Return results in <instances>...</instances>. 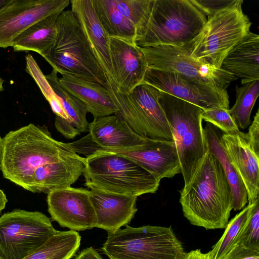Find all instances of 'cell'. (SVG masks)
Listing matches in <instances>:
<instances>
[{"mask_svg": "<svg viewBox=\"0 0 259 259\" xmlns=\"http://www.w3.org/2000/svg\"><path fill=\"white\" fill-rule=\"evenodd\" d=\"M185 217L206 230L226 227L233 209L231 187L220 161L207 150L190 182L180 191Z\"/></svg>", "mask_w": 259, "mask_h": 259, "instance_id": "6da1fadb", "label": "cell"}, {"mask_svg": "<svg viewBox=\"0 0 259 259\" xmlns=\"http://www.w3.org/2000/svg\"><path fill=\"white\" fill-rule=\"evenodd\" d=\"M76 154L47 128L30 123L2 138L0 169L5 178L30 191L36 169Z\"/></svg>", "mask_w": 259, "mask_h": 259, "instance_id": "7a4b0ae2", "label": "cell"}, {"mask_svg": "<svg viewBox=\"0 0 259 259\" xmlns=\"http://www.w3.org/2000/svg\"><path fill=\"white\" fill-rule=\"evenodd\" d=\"M207 21L191 0H153L148 17L136 32L141 47L189 45Z\"/></svg>", "mask_w": 259, "mask_h": 259, "instance_id": "3957f363", "label": "cell"}, {"mask_svg": "<svg viewBox=\"0 0 259 259\" xmlns=\"http://www.w3.org/2000/svg\"><path fill=\"white\" fill-rule=\"evenodd\" d=\"M83 175L91 190L139 196L154 193L160 181L132 160L119 154L96 151L87 156Z\"/></svg>", "mask_w": 259, "mask_h": 259, "instance_id": "277c9868", "label": "cell"}, {"mask_svg": "<svg viewBox=\"0 0 259 259\" xmlns=\"http://www.w3.org/2000/svg\"><path fill=\"white\" fill-rule=\"evenodd\" d=\"M56 25L55 44L43 58L61 75H72L106 87L107 80L104 72L72 10L62 11Z\"/></svg>", "mask_w": 259, "mask_h": 259, "instance_id": "5b68a950", "label": "cell"}, {"mask_svg": "<svg viewBox=\"0 0 259 259\" xmlns=\"http://www.w3.org/2000/svg\"><path fill=\"white\" fill-rule=\"evenodd\" d=\"M158 101L170 126L186 186L207 152L201 117L203 110L161 91Z\"/></svg>", "mask_w": 259, "mask_h": 259, "instance_id": "8992f818", "label": "cell"}, {"mask_svg": "<svg viewBox=\"0 0 259 259\" xmlns=\"http://www.w3.org/2000/svg\"><path fill=\"white\" fill-rule=\"evenodd\" d=\"M243 1L236 3L208 19L197 36L185 46L192 59L220 69L230 50L249 32L251 26L244 13Z\"/></svg>", "mask_w": 259, "mask_h": 259, "instance_id": "52a82bcc", "label": "cell"}, {"mask_svg": "<svg viewBox=\"0 0 259 259\" xmlns=\"http://www.w3.org/2000/svg\"><path fill=\"white\" fill-rule=\"evenodd\" d=\"M101 250L110 259H182L185 253L171 227L150 225L107 232Z\"/></svg>", "mask_w": 259, "mask_h": 259, "instance_id": "ba28073f", "label": "cell"}, {"mask_svg": "<svg viewBox=\"0 0 259 259\" xmlns=\"http://www.w3.org/2000/svg\"><path fill=\"white\" fill-rule=\"evenodd\" d=\"M106 87L118 108L119 116L139 136L155 140L174 141L170 126L160 106V91L142 83L128 94L118 92L114 83Z\"/></svg>", "mask_w": 259, "mask_h": 259, "instance_id": "9c48e42d", "label": "cell"}, {"mask_svg": "<svg viewBox=\"0 0 259 259\" xmlns=\"http://www.w3.org/2000/svg\"><path fill=\"white\" fill-rule=\"evenodd\" d=\"M57 230L39 211L14 209L0 217V256L23 259L44 244Z\"/></svg>", "mask_w": 259, "mask_h": 259, "instance_id": "30bf717a", "label": "cell"}, {"mask_svg": "<svg viewBox=\"0 0 259 259\" xmlns=\"http://www.w3.org/2000/svg\"><path fill=\"white\" fill-rule=\"evenodd\" d=\"M141 48L150 68L177 73L221 90H227L231 82L237 79L221 68L192 59L185 47L159 46Z\"/></svg>", "mask_w": 259, "mask_h": 259, "instance_id": "8fae6325", "label": "cell"}, {"mask_svg": "<svg viewBox=\"0 0 259 259\" xmlns=\"http://www.w3.org/2000/svg\"><path fill=\"white\" fill-rule=\"evenodd\" d=\"M79 154L86 157L96 152L115 153L135 161L159 181L171 178L181 173L176 144L174 141L148 139L143 144L125 148H106L90 145H80Z\"/></svg>", "mask_w": 259, "mask_h": 259, "instance_id": "7c38bea8", "label": "cell"}, {"mask_svg": "<svg viewBox=\"0 0 259 259\" xmlns=\"http://www.w3.org/2000/svg\"><path fill=\"white\" fill-rule=\"evenodd\" d=\"M142 83L150 84L204 110L214 107L229 109L227 90L217 89L177 73L148 68Z\"/></svg>", "mask_w": 259, "mask_h": 259, "instance_id": "4fadbf2b", "label": "cell"}, {"mask_svg": "<svg viewBox=\"0 0 259 259\" xmlns=\"http://www.w3.org/2000/svg\"><path fill=\"white\" fill-rule=\"evenodd\" d=\"M69 0H10L0 10V48L12 47L15 39L34 23L64 11Z\"/></svg>", "mask_w": 259, "mask_h": 259, "instance_id": "5bb4252c", "label": "cell"}, {"mask_svg": "<svg viewBox=\"0 0 259 259\" xmlns=\"http://www.w3.org/2000/svg\"><path fill=\"white\" fill-rule=\"evenodd\" d=\"M48 211L52 220L72 231H84L96 226V215L90 190L69 187L48 194Z\"/></svg>", "mask_w": 259, "mask_h": 259, "instance_id": "9a60e30c", "label": "cell"}, {"mask_svg": "<svg viewBox=\"0 0 259 259\" xmlns=\"http://www.w3.org/2000/svg\"><path fill=\"white\" fill-rule=\"evenodd\" d=\"M109 50L115 87L128 94L141 84L148 69L141 47L135 42L110 37Z\"/></svg>", "mask_w": 259, "mask_h": 259, "instance_id": "2e32d148", "label": "cell"}, {"mask_svg": "<svg viewBox=\"0 0 259 259\" xmlns=\"http://www.w3.org/2000/svg\"><path fill=\"white\" fill-rule=\"evenodd\" d=\"M220 143L247 193L248 204L258 198L259 156L249 145L246 134L240 131L222 133Z\"/></svg>", "mask_w": 259, "mask_h": 259, "instance_id": "e0dca14e", "label": "cell"}, {"mask_svg": "<svg viewBox=\"0 0 259 259\" xmlns=\"http://www.w3.org/2000/svg\"><path fill=\"white\" fill-rule=\"evenodd\" d=\"M89 133L74 143L106 148H125L143 144L148 139L135 133L116 114L95 118Z\"/></svg>", "mask_w": 259, "mask_h": 259, "instance_id": "ac0fdd59", "label": "cell"}, {"mask_svg": "<svg viewBox=\"0 0 259 259\" xmlns=\"http://www.w3.org/2000/svg\"><path fill=\"white\" fill-rule=\"evenodd\" d=\"M137 196L91 190L90 200L96 215L95 227L113 232L127 225L137 211Z\"/></svg>", "mask_w": 259, "mask_h": 259, "instance_id": "d6986e66", "label": "cell"}, {"mask_svg": "<svg viewBox=\"0 0 259 259\" xmlns=\"http://www.w3.org/2000/svg\"><path fill=\"white\" fill-rule=\"evenodd\" d=\"M71 10L76 16L107 82H114L110 56L109 38L95 12L93 0H71Z\"/></svg>", "mask_w": 259, "mask_h": 259, "instance_id": "ffe728a7", "label": "cell"}, {"mask_svg": "<svg viewBox=\"0 0 259 259\" xmlns=\"http://www.w3.org/2000/svg\"><path fill=\"white\" fill-rule=\"evenodd\" d=\"M85 165V158L77 154L45 164L35 170L30 191L49 194L71 187L83 175Z\"/></svg>", "mask_w": 259, "mask_h": 259, "instance_id": "44dd1931", "label": "cell"}, {"mask_svg": "<svg viewBox=\"0 0 259 259\" xmlns=\"http://www.w3.org/2000/svg\"><path fill=\"white\" fill-rule=\"evenodd\" d=\"M61 75V85L84 104L94 118L117 112L118 108L104 85L70 74Z\"/></svg>", "mask_w": 259, "mask_h": 259, "instance_id": "7402d4cb", "label": "cell"}, {"mask_svg": "<svg viewBox=\"0 0 259 259\" xmlns=\"http://www.w3.org/2000/svg\"><path fill=\"white\" fill-rule=\"evenodd\" d=\"M221 68L241 78V84L259 79V35L249 32L228 53Z\"/></svg>", "mask_w": 259, "mask_h": 259, "instance_id": "603a6c76", "label": "cell"}, {"mask_svg": "<svg viewBox=\"0 0 259 259\" xmlns=\"http://www.w3.org/2000/svg\"><path fill=\"white\" fill-rule=\"evenodd\" d=\"M45 77L67 116L66 122L58 131L68 139L85 132L89 123L87 119L88 111L84 104L61 85L57 71L53 69Z\"/></svg>", "mask_w": 259, "mask_h": 259, "instance_id": "cb8c5ba5", "label": "cell"}, {"mask_svg": "<svg viewBox=\"0 0 259 259\" xmlns=\"http://www.w3.org/2000/svg\"><path fill=\"white\" fill-rule=\"evenodd\" d=\"M222 132L216 126L207 122L204 127V134L207 150L220 161L233 193V209H243L248 202L245 186L229 160L220 143Z\"/></svg>", "mask_w": 259, "mask_h": 259, "instance_id": "d4e9b609", "label": "cell"}, {"mask_svg": "<svg viewBox=\"0 0 259 259\" xmlns=\"http://www.w3.org/2000/svg\"><path fill=\"white\" fill-rule=\"evenodd\" d=\"M61 13L50 15L34 23L19 35L12 47L15 52L33 51L44 57L55 44L57 19Z\"/></svg>", "mask_w": 259, "mask_h": 259, "instance_id": "484cf974", "label": "cell"}, {"mask_svg": "<svg viewBox=\"0 0 259 259\" xmlns=\"http://www.w3.org/2000/svg\"><path fill=\"white\" fill-rule=\"evenodd\" d=\"M97 16L109 37L135 42L136 29L116 8L113 0H93Z\"/></svg>", "mask_w": 259, "mask_h": 259, "instance_id": "4316f807", "label": "cell"}, {"mask_svg": "<svg viewBox=\"0 0 259 259\" xmlns=\"http://www.w3.org/2000/svg\"><path fill=\"white\" fill-rule=\"evenodd\" d=\"M81 237L75 231H59L23 259H70L75 255Z\"/></svg>", "mask_w": 259, "mask_h": 259, "instance_id": "83f0119b", "label": "cell"}, {"mask_svg": "<svg viewBox=\"0 0 259 259\" xmlns=\"http://www.w3.org/2000/svg\"><path fill=\"white\" fill-rule=\"evenodd\" d=\"M235 92V103L228 111L239 129L245 130L251 123V113L259 95V79L237 85Z\"/></svg>", "mask_w": 259, "mask_h": 259, "instance_id": "f1b7e54d", "label": "cell"}, {"mask_svg": "<svg viewBox=\"0 0 259 259\" xmlns=\"http://www.w3.org/2000/svg\"><path fill=\"white\" fill-rule=\"evenodd\" d=\"M25 71L32 77L49 102L56 115L55 126L59 130L66 122L67 116L56 95L46 78L36 60L30 54L25 56Z\"/></svg>", "mask_w": 259, "mask_h": 259, "instance_id": "f546056e", "label": "cell"}, {"mask_svg": "<svg viewBox=\"0 0 259 259\" xmlns=\"http://www.w3.org/2000/svg\"><path fill=\"white\" fill-rule=\"evenodd\" d=\"M253 203L248 204L228 222L225 231L210 250L212 259H223L237 244Z\"/></svg>", "mask_w": 259, "mask_h": 259, "instance_id": "4dcf8cb0", "label": "cell"}, {"mask_svg": "<svg viewBox=\"0 0 259 259\" xmlns=\"http://www.w3.org/2000/svg\"><path fill=\"white\" fill-rule=\"evenodd\" d=\"M121 14L130 21L137 31L145 23L153 0H113Z\"/></svg>", "mask_w": 259, "mask_h": 259, "instance_id": "1f68e13d", "label": "cell"}, {"mask_svg": "<svg viewBox=\"0 0 259 259\" xmlns=\"http://www.w3.org/2000/svg\"><path fill=\"white\" fill-rule=\"evenodd\" d=\"M238 244L248 249L259 251V198L254 202L239 238Z\"/></svg>", "mask_w": 259, "mask_h": 259, "instance_id": "d6a6232c", "label": "cell"}, {"mask_svg": "<svg viewBox=\"0 0 259 259\" xmlns=\"http://www.w3.org/2000/svg\"><path fill=\"white\" fill-rule=\"evenodd\" d=\"M228 110L219 107L203 110L202 119L218 127L223 133L237 132L240 130L229 114Z\"/></svg>", "mask_w": 259, "mask_h": 259, "instance_id": "836d02e7", "label": "cell"}, {"mask_svg": "<svg viewBox=\"0 0 259 259\" xmlns=\"http://www.w3.org/2000/svg\"><path fill=\"white\" fill-rule=\"evenodd\" d=\"M237 0H191L205 16L210 17L234 4Z\"/></svg>", "mask_w": 259, "mask_h": 259, "instance_id": "e575fe53", "label": "cell"}, {"mask_svg": "<svg viewBox=\"0 0 259 259\" xmlns=\"http://www.w3.org/2000/svg\"><path fill=\"white\" fill-rule=\"evenodd\" d=\"M246 140L254 153L259 156V110H257L250 124Z\"/></svg>", "mask_w": 259, "mask_h": 259, "instance_id": "d590c367", "label": "cell"}, {"mask_svg": "<svg viewBox=\"0 0 259 259\" xmlns=\"http://www.w3.org/2000/svg\"><path fill=\"white\" fill-rule=\"evenodd\" d=\"M223 259H259V251L248 249L238 244Z\"/></svg>", "mask_w": 259, "mask_h": 259, "instance_id": "8d00e7d4", "label": "cell"}, {"mask_svg": "<svg viewBox=\"0 0 259 259\" xmlns=\"http://www.w3.org/2000/svg\"><path fill=\"white\" fill-rule=\"evenodd\" d=\"M75 259H103L92 247L85 248L81 250Z\"/></svg>", "mask_w": 259, "mask_h": 259, "instance_id": "74e56055", "label": "cell"}, {"mask_svg": "<svg viewBox=\"0 0 259 259\" xmlns=\"http://www.w3.org/2000/svg\"><path fill=\"white\" fill-rule=\"evenodd\" d=\"M182 259H212V254L210 251L202 253L200 249H197L185 252Z\"/></svg>", "mask_w": 259, "mask_h": 259, "instance_id": "f35d334b", "label": "cell"}, {"mask_svg": "<svg viewBox=\"0 0 259 259\" xmlns=\"http://www.w3.org/2000/svg\"><path fill=\"white\" fill-rule=\"evenodd\" d=\"M8 199L6 194L2 190L0 189V213L5 208Z\"/></svg>", "mask_w": 259, "mask_h": 259, "instance_id": "ab89813d", "label": "cell"}, {"mask_svg": "<svg viewBox=\"0 0 259 259\" xmlns=\"http://www.w3.org/2000/svg\"><path fill=\"white\" fill-rule=\"evenodd\" d=\"M9 1L10 0H0V10H2Z\"/></svg>", "mask_w": 259, "mask_h": 259, "instance_id": "60d3db41", "label": "cell"}, {"mask_svg": "<svg viewBox=\"0 0 259 259\" xmlns=\"http://www.w3.org/2000/svg\"><path fill=\"white\" fill-rule=\"evenodd\" d=\"M4 82V80L0 77V92H2L4 90L3 83Z\"/></svg>", "mask_w": 259, "mask_h": 259, "instance_id": "b9f144b4", "label": "cell"}, {"mask_svg": "<svg viewBox=\"0 0 259 259\" xmlns=\"http://www.w3.org/2000/svg\"><path fill=\"white\" fill-rule=\"evenodd\" d=\"M2 138L0 136V164H1V153H2Z\"/></svg>", "mask_w": 259, "mask_h": 259, "instance_id": "7bdbcfd3", "label": "cell"}, {"mask_svg": "<svg viewBox=\"0 0 259 259\" xmlns=\"http://www.w3.org/2000/svg\"><path fill=\"white\" fill-rule=\"evenodd\" d=\"M0 259H3V258L0 256Z\"/></svg>", "mask_w": 259, "mask_h": 259, "instance_id": "ee69618b", "label": "cell"}]
</instances>
